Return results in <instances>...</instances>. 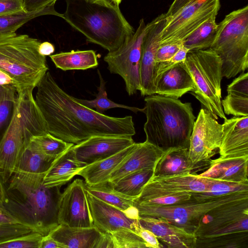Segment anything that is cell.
I'll list each match as a JSON object with an SVG mask.
<instances>
[{
	"mask_svg": "<svg viewBox=\"0 0 248 248\" xmlns=\"http://www.w3.org/2000/svg\"><path fill=\"white\" fill-rule=\"evenodd\" d=\"M96 248H114L110 233H102Z\"/></svg>",
	"mask_w": 248,
	"mask_h": 248,
	"instance_id": "cell-50",
	"label": "cell"
},
{
	"mask_svg": "<svg viewBox=\"0 0 248 248\" xmlns=\"http://www.w3.org/2000/svg\"><path fill=\"white\" fill-rule=\"evenodd\" d=\"M55 158L43 153L30 140L20 155L14 172L30 173L46 172Z\"/></svg>",
	"mask_w": 248,
	"mask_h": 248,
	"instance_id": "cell-30",
	"label": "cell"
},
{
	"mask_svg": "<svg viewBox=\"0 0 248 248\" xmlns=\"http://www.w3.org/2000/svg\"><path fill=\"white\" fill-rule=\"evenodd\" d=\"M133 144L111 156L87 165L77 175L82 177L88 186L108 182L111 173L127 156Z\"/></svg>",
	"mask_w": 248,
	"mask_h": 248,
	"instance_id": "cell-28",
	"label": "cell"
},
{
	"mask_svg": "<svg viewBox=\"0 0 248 248\" xmlns=\"http://www.w3.org/2000/svg\"><path fill=\"white\" fill-rule=\"evenodd\" d=\"M227 95L221 100L224 113L234 116H248V73H242L228 86Z\"/></svg>",
	"mask_w": 248,
	"mask_h": 248,
	"instance_id": "cell-27",
	"label": "cell"
},
{
	"mask_svg": "<svg viewBox=\"0 0 248 248\" xmlns=\"http://www.w3.org/2000/svg\"><path fill=\"white\" fill-rule=\"evenodd\" d=\"M35 102L48 132L78 144L94 136L132 137L136 134L131 116L118 118L101 114L76 100L47 72L37 86Z\"/></svg>",
	"mask_w": 248,
	"mask_h": 248,
	"instance_id": "cell-1",
	"label": "cell"
},
{
	"mask_svg": "<svg viewBox=\"0 0 248 248\" xmlns=\"http://www.w3.org/2000/svg\"><path fill=\"white\" fill-rule=\"evenodd\" d=\"M55 51V47L53 44L48 42L41 43L39 46V52L42 55L50 56Z\"/></svg>",
	"mask_w": 248,
	"mask_h": 248,
	"instance_id": "cell-52",
	"label": "cell"
},
{
	"mask_svg": "<svg viewBox=\"0 0 248 248\" xmlns=\"http://www.w3.org/2000/svg\"><path fill=\"white\" fill-rule=\"evenodd\" d=\"M86 166L77 159L71 147L55 158L45 175L43 184L48 187L62 186Z\"/></svg>",
	"mask_w": 248,
	"mask_h": 248,
	"instance_id": "cell-25",
	"label": "cell"
},
{
	"mask_svg": "<svg viewBox=\"0 0 248 248\" xmlns=\"http://www.w3.org/2000/svg\"><path fill=\"white\" fill-rule=\"evenodd\" d=\"M238 191H248V183H236L215 180L206 192L200 193L214 196Z\"/></svg>",
	"mask_w": 248,
	"mask_h": 248,
	"instance_id": "cell-41",
	"label": "cell"
},
{
	"mask_svg": "<svg viewBox=\"0 0 248 248\" xmlns=\"http://www.w3.org/2000/svg\"><path fill=\"white\" fill-rule=\"evenodd\" d=\"M25 13L22 0H0V16Z\"/></svg>",
	"mask_w": 248,
	"mask_h": 248,
	"instance_id": "cell-46",
	"label": "cell"
},
{
	"mask_svg": "<svg viewBox=\"0 0 248 248\" xmlns=\"http://www.w3.org/2000/svg\"><path fill=\"white\" fill-rule=\"evenodd\" d=\"M146 141L165 150L189 146L195 121L191 104L161 95L145 98Z\"/></svg>",
	"mask_w": 248,
	"mask_h": 248,
	"instance_id": "cell-4",
	"label": "cell"
},
{
	"mask_svg": "<svg viewBox=\"0 0 248 248\" xmlns=\"http://www.w3.org/2000/svg\"><path fill=\"white\" fill-rule=\"evenodd\" d=\"M135 232L144 240L146 243L147 248H161L163 247L159 243L155 235L151 231L142 227L139 222Z\"/></svg>",
	"mask_w": 248,
	"mask_h": 248,
	"instance_id": "cell-47",
	"label": "cell"
},
{
	"mask_svg": "<svg viewBox=\"0 0 248 248\" xmlns=\"http://www.w3.org/2000/svg\"><path fill=\"white\" fill-rule=\"evenodd\" d=\"M57 0H22L23 7L26 12L30 13L36 11L46 10L52 15L62 17V14L57 12L54 5Z\"/></svg>",
	"mask_w": 248,
	"mask_h": 248,
	"instance_id": "cell-45",
	"label": "cell"
},
{
	"mask_svg": "<svg viewBox=\"0 0 248 248\" xmlns=\"http://www.w3.org/2000/svg\"><path fill=\"white\" fill-rule=\"evenodd\" d=\"M114 248H145L146 243L137 233L128 229H122L111 232Z\"/></svg>",
	"mask_w": 248,
	"mask_h": 248,
	"instance_id": "cell-38",
	"label": "cell"
},
{
	"mask_svg": "<svg viewBox=\"0 0 248 248\" xmlns=\"http://www.w3.org/2000/svg\"><path fill=\"white\" fill-rule=\"evenodd\" d=\"M184 64L194 83L190 92L217 120L227 118L221 105L222 62L211 48L189 51Z\"/></svg>",
	"mask_w": 248,
	"mask_h": 248,
	"instance_id": "cell-8",
	"label": "cell"
},
{
	"mask_svg": "<svg viewBox=\"0 0 248 248\" xmlns=\"http://www.w3.org/2000/svg\"><path fill=\"white\" fill-rule=\"evenodd\" d=\"M222 126L206 109H200L190 136L188 155L192 163L208 168L211 158L219 149Z\"/></svg>",
	"mask_w": 248,
	"mask_h": 248,
	"instance_id": "cell-13",
	"label": "cell"
},
{
	"mask_svg": "<svg viewBox=\"0 0 248 248\" xmlns=\"http://www.w3.org/2000/svg\"><path fill=\"white\" fill-rule=\"evenodd\" d=\"M1 86H0V89H1Z\"/></svg>",
	"mask_w": 248,
	"mask_h": 248,
	"instance_id": "cell-56",
	"label": "cell"
},
{
	"mask_svg": "<svg viewBox=\"0 0 248 248\" xmlns=\"http://www.w3.org/2000/svg\"><path fill=\"white\" fill-rule=\"evenodd\" d=\"M43 235L32 231L0 243V248H40Z\"/></svg>",
	"mask_w": 248,
	"mask_h": 248,
	"instance_id": "cell-39",
	"label": "cell"
},
{
	"mask_svg": "<svg viewBox=\"0 0 248 248\" xmlns=\"http://www.w3.org/2000/svg\"><path fill=\"white\" fill-rule=\"evenodd\" d=\"M192 0H174L168 12L165 14L166 17L171 16L187 3Z\"/></svg>",
	"mask_w": 248,
	"mask_h": 248,
	"instance_id": "cell-51",
	"label": "cell"
},
{
	"mask_svg": "<svg viewBox=\"0 0 248 248\" xmlns=\"http://www.w3.org/2000/svg\"><path fill=\"white\" fill-rule=\"evenodd\" d=\"M2 181L0 178V202H1V195H2Z\"/></svg>",
	"mask_w": 248,
	"mask_h": 248,
	"instance_id": "cell-55",
	"label": "cell"
},
{
	"mask_svg": "<svg viewBox=\"0 0 248 248\" xmlns=\"http://www.w3.org/2000/svg\"><path fill=\"white\" fill-rule=\"evenodd\" d=\"M17 94L16 87L13 84L1 86L0 90V126L6 120L13 107Z\"/></svg>",
	"mask_w": 248,
	"mask_h": 248,
	"instance_id": "cell-40",
	"label": "cell"
},
{
	"mask_svg": "<svg viewBox=\"0 0 248 248\" xmlns=\"http://www.w3.org/2000/svg\"><path fill=\"white\" fill-rule=\"evenodd\" d=\"M90 210L94 226L102 233H109L128 229L134 232L138 219H131L122 210L93 196L86 191Z\"/></svg>",
	"mask_w": 248,
	"mask_h": 248,
	"instance_id": "cell-18",
	"label": "cell"
},
{
	"mask_svg": "<svg viewBox=\"0 0 248 248\" xmlns=\"http://www.w3.org/2000/svg\"><path fill=\"white\" fill-rule=\"evenodd\" d=\"M202 167L205 168L192 163L188 148L173 147L164 150L154 167L153 175L195 173L194 170L199 171Z\"/></svg>",
	"mask_w": 248,
	"mask_h": 248,
	"instance_id": "cell-26",
	"label": "cell"
},
{
	"mask_svg": "<svg viewBox=\"0 0 248 248\" xmlns=\"http://www.w3.org/2000/svg\"><path fill=\"white\" fill-rule=\"evenodd\" d=\"M134 143L132 137L94 136L74 145L72 149L77 159L88 165L111 156Z\"/></svg>",
	"mask_w": 248,
	"mask_h": 248,
	"instance_id": "cell-17",
	"label": "cell"
},
{
	"mask_svg": "<svg viewBox=\"0 0 248 248\" xmlns=\"http://www.w3.org/2000/svg\"><path fill=\"white\" fill-rule=\"evenodd\" d=\"M248 231V198L217 207L204 215L194 232L206 238Z\"/></svg>",
	"mask_w": 248,
	"mask_h": 248,
	"instance_id": "cell-12",
	"label": "cell"
},
{
	"mask_svg": "<svg viewBox=\"0 0 248 248\" xmlns=\"http://www.w3.org/2000/svg\"><path fill=\"white\" fill-rule=\"evenodd\" d=\"M40 248H64V247L49 235L47 234L43 236L40 244Z\"/></svg>",
	"mask_w": 248,
	"mask_h": 248,
	"instance_id": "cell-49",
	"label": "cell"
},
{
	"mask_svg": "<svg viewBox=\"0 0 248 248\" xmlns=\"http://www.w3.org/2000/svg\"><path fill=\"white\" fill-rule=\"evenodd\" d=\"M194 89L193 80L184 62L165 71L155 80V94L175 99Z\"/></svg>",
	"mask_w": 248,
	"mask_h": 248,
	"instance_id": "cell-22",
	"label": "cell"
},
{
	"mask_svg": "<svg viewBox=\"0 0 248 248\" xmlns=\"http://www.w3.org/2000/svg\"><path fill=\"white\" fill-rule=\"evenodd\" d=\"M219 0H193L166 17L160 45L183 44L184 40L212 16H217Z\"/></svg>",
	"mask_w": 248,
	"mask_h": 248,
	"instance_id": "cell-11",
	"label": "cell"
},
{
	"mask_svg": "<svg viewBox=\"0 0 248 248\" xmlns=\"http://www.w3.org/2000/svg\"><path fill=\"white\" fill-rule=\"evenodd\" d=\"M30 140L44 154L56 157L72 147L74 144L56 138L49 133L32 137Z\"/></svg>",
	"mask_w": 248,
	"mask_h": 248,
	"instance_id": "cell-36",
	"label": "cell"
},
{
	"mask_svg": "<svg viewBox=\"0 0 248 248\" xmlns=\"http://www.w3.org/2000/svg\"><path fill=\"white\" fill-rule=\"evenodd\" d=\"M32 93H17L10 121L0 140V176L2 182L14 172L31 138L48 133Z\"/></svg>",
	"mask_w": 248,
	"mask_h": 248,
	"instance_id": "cell-5",
	"label": "cell"
},
{
	"mask_svg": "<svg viewBox=\"0 0 248 248\" xmlns=\"http://www.w3.org/2000/svg\"><path fill=\"white\" fill-rule=\"evenodd\" d=\"M218 153L223 158L248 156V116L224 120Z\"/></svg>",
	"mask_w": 248,
	"mask_h": 248,
	"instance_id": "cell-19",
	"label": "cell"
},
{
	"mask_svg": "<svg viewBox=\"0 0 248 248\" xmlns=\"http://www.w3.org/2000/svg\"><path fill=\"white\" fill-rule=\"evenodd\" d=\"M149 27L141 19L136 31L128 36L119 47L108 52L104 60L111 73L118 74L124 79L129 95L141 91L140 63L142 44Z\"/></svg>",
	"mask_w": 248,
	"mask_h": 248,
	"instance_id": "cell-10",
	"label": "cell"
},
{
	"mask_svg": "<svg viewBox=\"0 0 248 248\" xmlns=\"http://www.w3.org/2000/svg\"><path fill=\"white\" fill-rule=\"evenodd\" d=\"M114 4L119 5L122 0H108Z\"/></svg>",
	"mask_w": 248,
	"mask_h": 248,
	"instance_id": "cell-54",
	"label": "cell"
},
{
	"mask_svg": "<svg viewBox=\"0 0 248 248\" xmlns=\"http://www.w3.org/2000/svg\"><path fill=\"white\" fill-rule=\"evenodd\" d=\"M248 156L218 158L210 160L208 168L198 174L218 181L236 183H248Z\"/></svg>",
	"mask_w": 248,
	"mask_h": 248,
	"instance_id": "cell-23",
	"label": "cell"
},
{
	"mask_svg": "<svg viewBox=\"0 0 248 248\" xmlns=\"http://www.w3.org/2000/svg\"><path fill=\"white\" fill-rule=\"evenodd\" d=\"M215 181L196 173L153 175L134 202L139 203L146 199L161 195L205 192Z\"/></svg>",
	"mask_w": 248,
	"mask_h": 248,
	"instance_id": "cell-14",
	"label": "cell"
},
{
	"mask_svg": "<svg viewBox=\"0 0 248 248\" xmlns=\"http://www.w3.org/2000/svg\"><path fill=\"white\" fill-rule=\"evenodd\" d=\"M164 150L146 140L136 143L127 156L111 173L108 182L114 184L125 175L145 168H153Z\"/></svg>",
	"mask_w": 248,
	"mask_h": 248,
	"instance_id": "cell-20",
	"label": "cell"
},
{
	"mask_svg": "<svg viewBox=\"0 0 248 248\" xmlns=\"http://www.w3.org/2000/svg\"><path fill=\"white\" fill-rule=\"evenodd\" d=\"M85 187L86 190L93 196L123 211L134 205L135 198L114 190L108 181L93 186L85 183Z\"/></svg>",
	"mask_w": 248,
	"mask_h": 248,
	"instance_id": "cell-31",
	"label": "cell"
},
{
	"mask_svg": "<svg viewBox=\"0 0 248 248\" xmlns=\"http://www.w3.org/2000/svg\"><path fill=\"white\" fill-rule=\"evenodd\" d=\"M55 66L63 71L86 70L97 67V56L93 50H71L50 55Z\"/></svg>",
	"mask_w": 248,
	"mask_h": 248,
	"instance_id": "cell-29",
	"label": "cell"
},
{
	"mask_svg": "<svg viewBox=\"0 0 248 248\" xmlns=\"http://www.w3.org/2000/svg\"><path fill=\"white\" fill-rule=\"evenodd\" d=\"M52 15L46 10H42L30 13L6 15L0 16V34L16 32L27 22L37 17Z\"/></svg>",
	"mask_w": 248,
	"mask_h": 248,
	"instance_id": "cell-37",
	"label": "cell"
},
{
	"mask_svg": "<svg viewBox=\"0 0 248 248\" xmlns=\"http://www.w3.org/2000/svg\"><path fill=\"white\" fill-rule=\"evenodd\" d=\"M8 84H13L15 85L13 79L7 73L0 70V85L2 86Z\"/></svg>",
	"mask_w": 248,
	"mask_h": 248,
	"instance_id": "cell-53",
	"label": "cell"
},
{
	"mask_svg": "<svg viewBox=\"0 0 248 248\" xmlns=\"http://www.w3.org/2000/svg\"><path fill=\"white\" fill-rule=\"evenodd\" d=\"M65 0L66 10L62 18L88 41L108 52L118 49L135 32L119 5L108 0Z\"/></svg>",
	"mask_w": 248,
	"mask_h": 248,
	"instance_id": "cell-3",
	"label": "cell"
},
{
	"mask_svg": "<svg viewBox=\"0 0 248 248\" xmlns=\"http://www.w3.org/2000/svg\"><path fill=\"white\" fill-rule=\"evenodd\" d=\"M97 74L100 79V85L98 87V92L96 98L89 100L75 98L76 101L89 108H95L96 111L101 114H103L105 111L109 109L117 108L127 109L135 113L138 111L143 112V108L141 109L118 104L108 99L106 92V82L104 80L99 69L97 70Z\"/></svg>",
	"mask_w": 248,
	"mask_h": 248,
	"instance_id": "cell-34",
	"label": "cell"
},
{
	"mask_svg": "<svg viewBox=\"0 0 248 248\" xmlns=\"http://www.w3.org/2000/svg\"><path fill=\"white\" fill-rule=\"evenodd\" d=\"M216 15L212 16L183 41L189 51L209 48L216 35L217 24Z\"/></svg>",
	"mask_w": 248,
	"mask_h": 248,
	"instance_id": "cell-32",
	"label": "cell"
},
{
	"mask_svg": "<svg viewBox=\"0 0 248 248\" xmlns=\"http://www.w3.org/2000/svg\"><path fill=\"white\" fill-rule=\"evenodd\" d=\"M140 224L153 232L168 248H196L197 237L194 233L159 218L140 217Z\"/></svg>",
	"mask_w": 248,
	"mask_h": 248,
	"instance_id": "cell-21",
	"label": "cell"
},
{
	"mask_svg": "<svg viewBox=\"0 0 248 248\" xmlns=\"http://www.w3.org/2000/svg\"><path fill=\"white\" fill-rule=\"evenodd\" d=\"M46 173L14 172L7 180L8 185L2 182L1 201L14 217L43 236L59 225L57 214L62 193L61 186H45Z\"/></svg>",
	"mask_w": 248,
	"mask_h": 248,
	"instance_id": "cell-2",
	"label": "cell"
},
{
	"mask_svg": "<svg viewBox=\"0 0 248 248\" xmlns=\"http://www.w3.org/2000/svg\"><path fill=\"white\" fill-rule=\"evenodd\" d=\"M193 193H183L174 194L161 195L146 199L139 203L140 204L154 205H170L183 203L189 200Z\"/></svg>",
	"mask_w": 248,
	"mask_h": 248,
	"instance_id": "cell-42",
	"label": "cell"
},
{
	"mask_svg": "<svg viewBox=\"0 0 248 248\" xmlns=\"http://www.w3.org/2000/svg\"><path fill=\"white\" fill-rule=\"evenodd\" d=\"M57 219L59 224L70 227L94 226L83 180L75 179L61 193L58 202Z\"/></svg>",
	"mask_w": 248,
	"mask_h": 248,
	"instance_id": "cell-15",
	"label": "cell"
},
{
	"mask_svg": "<svg viewBox=\"0 0 248 248\" xmlns=\"http://www.w3.org/2000/svg\"><path fill=\"white\" fill-rule=\"evenodd\" d=\"M222 62V76L231 78L248 68V6L227 15L217 24L210 47Z\"/></svg>",
	"mask_w": 248,
	"mask_h": 248,
	"instance_id": "cell-7",
	"label": "cell"
},
{
	"mask_svg": "<svg viewBox=\"0 0 248 248\" xmlns=\"http://www.w3.org/2000/svg\"><path fill=\"white\" fill-rule=\"evenodd\" d=\"M7 223H20L3 206L0 202V226Z\"/></svg>",
	"mask_w": 248,
	"mask_h": 248,
	"instance_id": "cell-48",
	"label": "cell"
},
{
	"mask_svg": "<svg viewBox=\"0 0 248 248\" xmlns=\"http://www.w3.org/2000/svg\"><path fill=\"white\" fill-rule=\"evenodd\" d=\"M41 42L16 32L0 34V70L13 80L17 93L31 91L48 70Z\"/></svg>",
	"mask_w": 248,
	"mask_h": 248,
	"instance_id": "cell-6",
	"label": "cell"
},
{
	"mask_svg": "<svg viewBox=\"0 0 248 248\" xmlns=\"http://www.w3.org/2000/svg\"><path fill=\"white\" fill-rule=\"evenodd\" d=\"M153 175V168H145L127 174L114 184L108 182L114 190L136 199Z\"/></svg>",
	"mask_w": 248,
	"mask_h": 248,
	"instance_id": "cell-33",
	"label": "cell"
},
{
	"mask_svg": "<svg viewBox=\"0 0 248 248\" xmlns=\"http://www.w3.org/2000/svg\"><path fill=\"white\" fill-rule=\"evenodd\" d=\"M166 16L162 14L149 23L144 37L140 63V93L142 96L155 94V67L157 52L160 44L161 32L165 25Z\"/></svg>",
	"mask_w": 248,
	"mask_h": 248,
	"instance_id": "cell-16",
	"label": "cell"
},
{
	"mask_svg": "<svg viewBox=\"0 0 248 248\" xmlns=\"http://www.w3.org/2000/svg\"><path fill=\"white\" fill-rule=\"evenodd\" d=\"M248 198V191H238L209 196L193 193L183 203L170 205L134 203L140 217L159 218L194 233L202 217L210 211L224 204Z\"/></svg>",
	"mask_w": 248,
	"mask_h": 248,
	"instance_id": "cell-9",
	"label": "cell"
},
{
	"mask_svg": "<svg viewBox=\"0 0 248 248\" xmlns=\"http://www.w3.org/2000/svg\"><path fill=\"white\" fill-rule=\"evenodd\" d=\"M188 51V49L183 45L172 57L167 60L156 63L155 67V83L156 79L163 73L175 64L184 62Z\"/></svg>",
	"mask_w": 248,
	"mask_h": 248,
	"instance_id": "cell-44",
	"label": "cell"
},
{
	"mask_svg": "<svg viewBox=\"0 0 248 248\" xmlns=\"http://www.w3.org/2000/svg\"><path fill=\"white\" fill-rule=\"evenodd\" d=\"M33 231L20 223H7L0 226V243Z\"/></svg>",
	"mask_w": 248,
	"mask_h": 248,
	"instance_id": "cell-43",
	"label": "cell"
},
{
	"mask_svg": "<svg viewBox=\"0 0 248 248\" xmlns=\"http://www.w3.org/2000/svg\"><path fill=\"white\" fill-rule=\"evenodd\" d=\"M48 234L64 248H96L102 233L95 226L73 227L59 224Z\"/></svg>",
	"mask_w": 248,
	"mask_h": 248,
	"instance_id": "cell-24",
	"label": "cell"
},
{
	"mask_svg": "<svg viewBox=\"0 0 248 248\" xmlns=\"http://www.w3.org/2000/svg\"><path fill=\"white\" fill-rule=\"evenodd\" d=\"M248 231L241 232L215 237L197 238L196 248H238L248 242Z\"/></svg>",
	"mask_w": 248,
	"mask_h": 248,
	"instance_id": "cell-35",
	"label": "cell"
}]
</instances>
